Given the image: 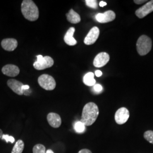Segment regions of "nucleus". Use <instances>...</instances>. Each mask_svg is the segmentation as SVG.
Instances as JSON below:
<instances>
[{
    "mask_svg": "<svg viewBox=\"0 0 153 153\" xmlns=\"http://www.w3.org/2000/svg\"><path fill=\"white\" fill-rule=\"evenodd\" d=\"M99 111L98 105L93 102L86 104L82 110L81 121L85 126L93 125L98 118Z\"/></svg>",
    "mask_w": 153,
    "mask_h": 153,
    "instance_id": "nucleus-1",
    "label": "nucleus"
},
{
    "mask_svg": "<svg viewBox=\"0 0 153 153\" xmlns=\"http://www.w3.org/2000/svg\"><path fill=\"white\" fill-rule=\"evenodd\" d=\"M21 11L23 16L30 21H35L39 18L38 7L31 0H23L22 1Z\"/></svg>",
    "mask_w": 153,
    "mask_h": 153,
    "instance_id": "nucleus-2",
    "label": "nucleus"
},
{
    "mask_svg": "<svg viewBox=\"0 0 153 153\" xmlns=\"http://www.w3.org/2000/svg\"><path fill=\"white\" fill-rule=\"evenodd\" d=\"M136 47L138 53L141 56H145L151 51L152 41L148 36L142 35L138 39Z\"/></svg>",
    "mask_w": 153,
    "mask_h": 153,
    "instance_id": "nucleus-3",
    "label": "nucleus"
},
{
    "mask_svg": "<svg viewBox=\"0 0 153 153\" xmlns=\"http://www.w3.org/2000/svg\"><path fill=\"white\" fill-rule=\"evenodd\" d=\"M39 85L46 90H53L56 88V81L53 77L48 74H43L38 79Z\"/></svg>",
    "mask_w": 153,
    "mask_h": 153,
    "instance_id": "nucleus-4",
    "label": "nucleus"
},
{
    "mask_svg": "<svg viewBox=\"0 0 153 153\" xmlns=\"http://www.w3.org/2000/svg\"><path fill=\"white\" fill-rule=\"evenodd\" d=\"M54 64V61L50 56H45L41 60L35 61L33 63V67L35 69L41 71L52 67Z\"/></svg>",
    "mask_w": 153,
    "mask_h": 153,
    "instance_id": "nucleus-5",
    "label": "nucleus"
},
{
    "mask_svg": "<svg viewBox=\"0 0 153 153\" xmlns=\"http://www.w3.org/2000/svg\"><path fill=\"white\" fill-rule=\"evenodd\" d=\"M129 117V112L125 107H121L118 109L115 115V121L117 124L122 125L126 123Z\"/></svg>",
    "mask_w": 153,
    "mask_h": 153,
    "instance_id": "nucleus-6",
    "label": "nucleus"
},
{
    "mask_svg": "<svg viewBox=\"0 0 153 153\" xmlns=\"http://www.w3.org/2000/svg\"><path fill=\"white\" fill-rule=\"evenodd\" d=\"M116 18V14L114 11L108 10L104 13H99L96 15V20L101 23H105L113 21Z\"/></svg>",
    "mask_w": 153,
    "mask_h": 153,
    "instance_id": "nucleus-7",
    "label": "nucleus"
},
{
    "mask_svg": "<svg viewBox=\"0 0 153 153\" xmlns=\"http://www.w3.org/2000/svg\"><path fill=\"white\" fill-rule=\"evenodd\" d=\"M153 11V0L150 1L145 5L140 7L135 12L136 15L139 18H143Z\"/></svg>",
    "mask_w": 153,
    "mask_h": 153,
    "instance_id": "nucleus-8",
    "label": "nucleus"
},
{
    "mask_svg": "<svg viewBox=\"0 0 153 153\" xmlns=\"http://www.w3.org/2000/svg\"><path fill=\"white\" fill-rule=\"evenodd\" d=\"M99 33L100 31L98 27L92 28L84 39V43L86 45H91L95 43L99 38Z\"/></svg>",
    "mask_w": 153,
    "mask_h": 153,
    "instance_id": "nucleus-9",
    "label": "nucleus"
},
{
    "mask_svg": "<svg viewBox=\"0 0 153 153\" xmlns=\"http://www.w3.org/2000/svg\"><path fill=\"white\" fill-rule=\"evenodd\" d=\"M109 60V56L106 52H100L95 57L93 64L97 68H101L105 65Z\"/></svg>",
    "mask_w": 153,
    "mask_h": 153,
    "instance_id": "nucleus-10",
    "label": "nucleus"
},
{
    "mask_svg": "<svg viewBox=\"0 0 153 153\" xmlns=\"http://www.w3.org/2000/svg\"><path fill=\"white\" fill-rule=\"evenodd\" d=\"M2 72L7 76L14 77L19 74L20 70L17 66L13 64H7L2 68Z\"/></svg>",
    "mask_w": 153,
    "mask_h": 153,
    "instance_id": "nucleus-11",
    "label": "nucleus"
},
{
    "mask_svg": "<svg viewBox=\"0 0 153 153\" xmlns=\"http://www.w3.org/2000/svg\"><path fill=\"white\" fill-rule=\"evenodd\" d=\"M7 85L16 94L19 95H23V91L22 88L23 84L22 82L14 79H11L7 81Z\"/></svg>",
    "mask_w": 153,
    "mask_h": 153,
    "instance_id": "nucleus-12",
    "label": "nucleus"
},
{
    "mask_svg": "<svg viewBox=\"0 0 153 153\" xmlns=\"http://www.w3.org/2000/svg\"><path fill=\"white\" fill-rule=\"evenodd\" d=\"M1 46L6 51L11 52L16 49L18 46V42L15 39H4L1 42Z\"/></svg>",
    "mask_w": 153,
    "mask_h": 153,
    "instance_id": "nucleus-13",
    "label": "nucleus"
},
{
    "mask_svg": "<svg viewBox=\"0 0 153 153\" xmlns=\"http://www.w3.org/2000/svg\"><path fill=\"white\" fill-rule=\"evenodd\" d=\"M47 120L49 125L54 128H59L62 123L60 115L54 112H51L47 115Z\"/></svg>",
    "mask_w": 153,
    "mask_h": 153,
    "instance_id": "nucleus-14",
    "label": "nucleus"
},
{
    "mask_svg": "<svg viewBox=\"0 0 153 153\" xmlns=\"http://www.w3.org/2000/svg\"><path fill=\"white\" fill-rule=\"evenodd\" d=\"M75 32V28L74 27H71L68 31L66 33L65 35L64 36V42H65L66 44L70 45V46H73L76 45L77 43L76 40L74 38L73 35Z\"/></svg>",
    "mask_w": 153,
    "mask_h": 153,
    "instance_id": "nucleus-15",
    "label": "nucleus"
},
{
    "mask_svg": "<svg viewBox=\"0 0 153 153\" xmlns=\"http://www.w3.org/2000/svg\"><path fill=\"white\" fill-rule=\"evenodd\" d=\"M66 16L67 20L71 23L76 24L81 22V17L73 9H71Z\"/></svg>",
    "mask_w": 153,
    "mask_h": 153,
    "instance_id": "nucleus-16",
    "label": "nucleus"
},
{
    "mask_svg": "<svg viewBox=\"0 0 153 153\" xmlns=\"http://www.w3.org/2000/svg\"><path fill=\"white\" fill-rule=\"evenodd\" d=\"M83 81L84 83L88 86H94L96 83V81L94 79V74L92 72L87 73L83 77Z\"/></svg>",
    "mask_w": 153,
    "mask_h": 153,
    "instance_id": "nucleus-17",
    "label": "nucleus"
},
{
    "mask_svg": "<svg viewBox=\"0 0 153 153\" xmlns=\"http://www.w3.org/2000/svg\"><path fill=\"white\" fill-rule=\"evenodd\" d=\"M25 148V144L21 140H19L14 145L11 153H22Z\"/></svg>",
    "mask_w": 153,
    "mask_h": 153,
    "instance_id": "nucleus-18",
    "label": "nucleus"
},
{
    "mask_svg": "<svg viewBox=\"0 0 153 153\" xmlns=\"http://www.w3.org/2000/svg\"><path fill=\"white\" fill-rule=\"evenodd\" d=\"M74 128L75 131L78 133H83L86 130V127L85 124L81 121H76V123L74 124Z\"/></svg>",
    "mask_w": 153,
    "mask_h": 153,
    "instance_id": "nucleus-19",
    "label": "nucleus"
},
{
    "mask_svg": "<svg viewBox=\"0 0 153 153\" xmlns=\"http://www.w3.org/2000/svg\"><path fill=\"white\" fill-rule=\"evenodd\" d=\"M45 147L42 144H36L33 148V153H45Z\"/></svg>",
    "mask_w": 153,
    "mask_h": 153,
    "instance_id": "nucleus-20",
    "label": "nucleus"
},
{
    "mask_svg": "<svg viewBox=\"0 0 153 153\" xmlns=\"http://www.w3.org/2000/svg\"><path fill=\"white\" fill-rule=\"evenodd\" d=\"M143 137L146 141H148V142L153 144V131H145L143 134Z\"/></svg>",
    "mask_w": 153,
    "mask_h": 153,
    "instance_id": "nucleus-21",
    "label": "nucleus"
},
{
    "mask_svg": "<svg viewBox=\"0 0 153 153\" xmlns=\"http://www.w3.org/2000/svg\"><path fill=\"white\" fill-rule=\"evenodd\" d=\"M86 5L93 9H97L98 7L97 1L95 0H86Z\"/></svg>",
    "mask_w": 153,
    "mask_h": 153,
    "instance_id": "nucleus-22",
    "label": "nucleus"
},
{
    "mask_svg": "<svg viewBox=\"0 0 153 153\" xmlns=\"http://www.w3.org/2000/svg\"><path fill=\"white\" fill-rule=\"evenodd\" d=\"M1 139L3 140H5L7 143V142H11V143H13L15 142L14 138L13 136H9L8 134H3Z\"/></svg>",
    "mask_w": 153,
    "mask_h": 153,
    "instance_id": "nucleus-23",
    "label": "nucleus"
},
{
    "mask_svg": "<svg viewBox=\"0 0 153 153\" xmlns=\"http://www.w3.org/2000/svg\"><path fill=\"white\" fill-rule=\"evenodd\" d=\"M94 90L96 92V93H101L103 90V88L102 86L99 85V84H95L94 86Z\"/></svg>",
    "mask_w": 153,
    "mask_h": 153,
    "instance_id": "nucleus-24",
    "label": "nucleus"
},
{
    "mask_svg": "<svg viewBox=\"0 0 153 153\" xmlns=\"http://www.w3.org/2000/svg\"><path fill=\"white\" fill-rule=\"evenodd\" d=\"M78 153H92V152L87 149H84L81 150Z\"/></svg>",
    "mask_w": 153,
    "mask_h": 153,
    "instance_id": "nucleus-25",
    "label": "nucleus"
},
{
    "mask_svg": "<svg viewBox=\"0 0 153 153\" xmlns=\"http://www.w3.org/2000/svg\"><path fill=\"white\" fill-rule=\"evenodd\" d=\"M147 2V1H144V0H134V2L135 3V4H138V5H140V4H141L142 3H143V2Z\"/></svg>",
    "mask_w": 153,
    "mask_h": 153,
    "instance_id": "nucleus-26",
    "label": "nucleus"
},
{
    "mask_svg": "<svg viewBox=\"0 0 153 153\" xmlns=\"http://www.w3.org/2000/svg\"><path fill=\"white\" fill-rule=\"evenodd\" d=\"M95 76H96L99 77V76H102V72L98 70V71H95Z\"/></svg>",
    "mask_w": 153,
    "mask_h": 153,
    "instance_id": "nucleus-27",
    "label": "nucleus"
},
{
    "mask_svg": "<svg viewBox=\"0 0 153 153\" xmlns=\"http://www.w3.org/2000/svg\"><path fill=\"white\" fill-rule=\"evenodd\" d=\"M107 5V3L104 1H100L99 3V6L100 7H104L105 6Z\"/></svg>",
    "mask_w": 153,
    "mask_h": 153,
    "instance_id": "nucleus-28",
    "label": "nucleus"
},
{
    "mask_svg": "<svg viewBox=\"0 0 153 153\" xmlns=\"http://www.w3.org/2000/svg\"><path fill=\"white\" fill-rule=\"evenodd\" d=\"M22 90H23H23H28V89H30V86H28V85H23V86H22Z\"/></svg>",
    "mask_w": 153,
    "mask_h": 153,
    "instance_id": "nucleus-29",
    "label": "nucleus"
},
{
    "mask_svg": "<svg viewBox=\"0 0 153 153\" xmlns=\"http://www.w3.org/2000/svg\"><path fill=\"white\" fill-rule=\"evenodd\" d=\"M54 153V152H53L52 150L49 149V150H48L46 152V153Z\"/></svg>",
    "mask_w": 153,
    "mask_h": 153,
    "instance_id": "nucleus-30",
    "label": "nucleus"
},
{
    "mask_svg": "<svg viewBox=\"0 0 153 153\" xmlns=\"http://www.w3.org/2000/svg\"><path fill=\"white\" fill-rule=\"evenodd\" d=\"M2 135H3V132H2V131L1 129H0V140L1 139Z\"/></svg>",
    "mask_w": 153,
    "mask_h": 153,
    "instance_id": "nucleus-31",
    "label": "nucleus"
}]
</instances>
